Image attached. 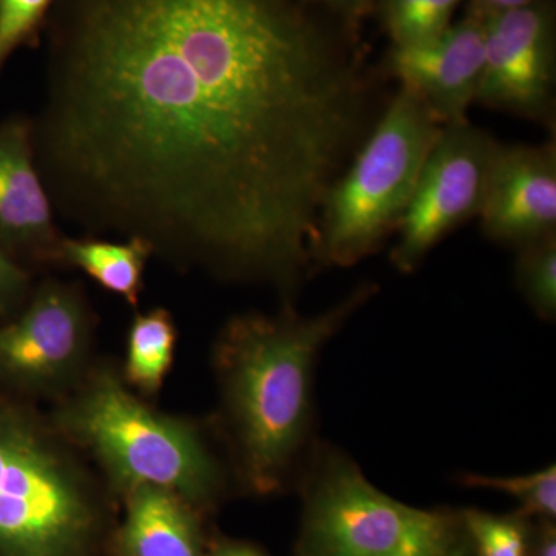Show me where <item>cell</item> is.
<instances>
[{"label":"cell","mask_w":556,"mask_h":556,"mask_svg":"<svg viewBox=\"0 0 556 556\" xmlns=\"http://www.w3.org/2000/svg\"><path fill=\"white\" fill-rule=\"evenodd\" d=\"M36 164L62 217L292 287L364 87L291 0H56Z\"/></svg>","instance_id":"obj_1"},{"label":"cell","mask_w":556,"mask_h":556,"mask_svg":"<svg viewBox=\"0 0 556 556\" xmlns=\"http://www.w3.org/2000/svg\"><path fill=\"white\" fill-rule=\"evenodd\" d=\"M375 292V285H362L313 317L247 314L223 331L215 362L252 489L274 492L287 478L308 434L318 353Z\"/></svg>","instance_id":"obj_2"},{"label":"cell","mask_w":556,"mask_h":556,"mask_svg":"<svg viewBox=\"0 0 556 556\" xmlns=\"http://www.w3.org/2000/svg\"><path fill=\"white\" fill-rule=\"evenodd\" d=\"M65 433L87 445L119 489L156 485L190 503L211 500L222 475L199 431L185 420L160 415L101 369L61 409Z\"/></svg>","instance_id":"obj_3"},{"label":"cell","mask_w":556,"mask_h":556,"mask_svg":"<svg viewBox=\"0 0 556 556\" xmlns=\"http://www.w3.org/2000/svg\"><path fill=\"white\" fill-rule=\"evenodd\" d=\"M442 129L426 102L401 87L353 166L329 189L318 223V260L356 265L397 230Z\"/></svg>","instance_id":"obj_4"},{"label":"cell","mask_w":556,"mask_h":556,"mask_svg":"<svg viewBox=\"0 0 556 556\" xmlns=\"http://www.w3.org/2000/svg\"><path fill=\"white\" fill-rule=\"evenodd\" d=\"M91 525L78 471L27 417L0 405V551L76 556Z\"/></svg>","instance_id":"obj_5"},{"label":"cell","mask_w":556,"mask_h":556,"mask_svg":"<svg viewBox=\"0 0 556 556\" xmlns=\"http://www.w3.org/2000/svg\"><path fill=\"white\" fill-rule=\"evenodd\" d=\"M442 515L386 495L351 457L324 445L311 460L295 556H390Z\"/></svg>","instance_id":"obj_6"},{"label":"cell","mask_w":556,"mask_h":556,"mask_svg":"<svg viewBox=\"0 0 556 556\" xmlns=\"http://www.w3.org/2000/svg\"><path fill=\"white\" fill-rule=\"evenodd\" d=\"M497 142L468 121L444 126L428 153L391 262L413 273L447 233L478 217Z\"/></svg>","instance_id":"obj_7"},{"label":"cell","mask_w":556,"mask_h":556,"mask_svg":"<svg viewBox=\"0 0 556 556\" xmlns=\"http://www.w3.org/2000/svg\"><path fill=\"white\" fill-rule=\"evenodd\" d=\"M551 124L555 102L554 17L546 2L484 20V65L477 101Z\"/></svg>","instance_id":"obj_8"},{"label":"cell","mask_w":556,"mask_h":556,"mask_svg":"<svg viewBox=\"0 0 556 556\" xmlns=\"http://www.w3.org/2000/svg\"><path fill=\"white\" fill-rule=\"evenodd\" d=\"M90 313L75 285H40L20 316L0 327V378L25 390H53L78 371Z\"/></svg>","instance_id":"obj_9"},{"label":"cell","mask_w":556,"mask_h":556,"mask_svg":"<svg viewBox=\"0 0 556 556\" xmlns=\"http://www.w3.org/2000/svg\"><path fill=\"white\" fill-rule=\"evenodd\" d=\"M478 217L485 236L497 243L522 248L555 233V141L497 144Z\"/></svg>","instance_id":"obj_10"},{"label":"cell","mask_w":556,"mask_h":556,"mask_svg":"<svg viewBox=\"0 0 556 556\" xmlns=\"http://www.w3.org/2000/svg\"><path fill=\"white\" fill-rule=\"evenodd\" d=\"M482 65L484 21L471 16L433 38L394 46L388 60L391 75L426 102L444 126L468 121Z\"/></svg>","instance_id":"obj_11"},{"label":"cell","mask_w":556,"mask_h":556,"mask_svg":"<svg viewBox=\"0 0 556 556\" xmlns=\"http://www.w3.org/2000/svg\"><path fill=\"white\" fill-rule=\"evenodd\" d=\"M62 239L36 164L30 116H10L0 123V248L20 263L60 262Z\"/></svg>","instance_id":"obj_12"},{"label":"cell","mask_w":556,"mask_h":556,"mask_svg":"<svg viewBox=\"0 0 556 556\" xmlns=\"http://www.w3.org/2000/svg\"><path fill=\"white\" fill-rule=\"evenodd\" d=\"M123 547L127 556H204L188 501L156 485L130 490Z\"/></svg>","instance_id":"obj_13"},{"label":"cell","mask_w":556,"mask_h":556,"mask_svg":"<svg viewBox=\"0 0 556 556\" xmlns=\"http://www.w3.org/2000/svg\"><path fill=\"white\" fill-rule=\"evenodd\" d=\"M153 249L148 241L62 239L60 262L93 278L102 288L137 306L146 265Z\"/></svg>","instance_id":"obj_14"},{"label":"cell","mask_w":556,"mask_h":556,"mask_svg":"<svg viewBox=\"0 0 556 556\" xmlns=\"http://www.w3.org/2000/svg\"><path fill=\"white\" fill-rule=\"evenodd\" d=\"M175 345L177 328L166 309L137 314L127 338V382L148 396L159 393L174 362Z\"/></svg>","instance_id":"obj_15"},{"label":"cell","mask_w":556,"mask_h":556,"mask_svg":"<svg viewBox=\"0 0 556 556\" xmlns=\"http://www.w3.org/2000/svg\"><path fill=\"white\" fill-rule=\"evenodd\" d=\"M464 533L473 556H529V518L515 515H493L481 510L463 511Z\"/></svg>","instance_id":"obj_16"},{"label":"cell","mask_w":556,"mask_h":556,"mask_svg":"<svg viewBox=\"0 0 556 556\" xmlns=\"http://www.w3.org/2000/svg\"><path fill=\"white\" fill-rule=\"evenodd\" d=\"M517 283L538 316L544 320H555L556 233L521 248Z\"/></svg>","instance_id":"obj_17"},{"label":"cell","mask_w":556,"mask_h":556,"mask_svg":"<svg viewBox=\"0 0 556 556\" xmlns=\"http://www.w3.org/2000/svg\"><path fill=\"white\" fill-rule=\"evenodd\" d=\"M463 484L473 489L506 493L518 503V514L525 518H556V467L543 468L521 477H485L466 475Z\"/></svg>","instance_id":"obj_18"},{"label":"cell","mask_w":556,"mask_h":556,"mask_svg":"<svg viewBox=\"0 0 556 556\" xmlns=\"http://www.w3.org/2000/svg\"><path fill=\"white\" fill-rule=\"evenodd\" d=\"M460 0H387L386 24L394 46L420 42L448 28Z\"/></svg>","instance_id":"obj_19"},{"label":"cell","mask_w":556,"mask_h":556,"mask_svg":"<svg viewBox=\"0 0 556 556\" xmlns=\"http://www.w3.org/2000/svg\"><path fill=\"white\" fill-rule=\"evenodd\" d=\"M56 0H0V76L21 47L38 39Z\"/></svg>","instance_id":"obj_20"},{"label":"cell","mask_w":556,"mask_h":556,"mask_svg":"<svg viewBox=\"0 0 556 556\" xmlns=\"http://www.w3.org/2000/svg\"><path fill=\"white\" fill-rule=\"evenodd\" d=\"M457 522L459 521L444 514L433 526L409 538L407 543L402 544L390 556H444L459 533Z\"/></svg>","instance_id":"obj_21"},{"label":"cell","mask_w":556,"mask_h":556,"mask_svg":"<svg viewBox=\"0 0 556 556\" xmlns=\"http://www.w3.org/2000/svg\"><path fill=\"white\" fill-rule=\"evenodd\" d=\"M30 294V274L0 248V316L17 308Z\"/></svg>","instance_id":"obj_22"},{"label":"cell","mask_w":556,"mask_h":556,"mask_svg":"<svg viewBox=\"0 0 556 556\" xmlns=\"http://www.w3.org/2000/svg\"><path fill=\"white\" fill-rule=\"evenodd\" d=\"M530 532L529 556H556L555 519H538Z\"/></svg>","instance_id":"obj_23"},{"label":"cell","mask_w":556,"mask_h":556,"mask_svg":"<svg viewBox=\"0 0 556 556\" xmlns=\"http://www.w3.org/2000/svg\"><path fill=\"white\" fill-rule=\"evenodd\" d=\"M533 0H471L468 16L484 21L495 14L529 5Z\"/></svg>","instance_id":"obj_24"},{"label":"cell","mask_w":556,"mask_h":556,"mask_svg":"<svg viewBox=\"0 0 556 556\" xmlns=\"http://www.w3.org/2000/svg\"><path fill=\"white\" fill-rule=\"evenodd\" d=\"M208 556H266L257 547L247 543H223L219 544Z\"/></svg>","instance_id":"obj_25"},{"label":"cell","mask_w":556,"mask_h":556,"mask_svg":"<svg viewBox=\"0 0 556 556\" xmlns=\"http://www.w3.org/2000/svg\"><path fill=\"white\" fill-rule=\"evenodd\" d=\"M464 532V530H463ZM464 536H460V533H457L453 543L450 544L447 552H445L444 556H473V551H471L470 543H468L466 533H463Z\"/></svg>","instance_id":"obj_26"},{"label":"cell","mask_w":556,"mask_h":556,"mask_svg":"<svg viewBox=\"0 0 556 556\" xmlns=\"http://www.w3.org/2000/svg\"><path fill=\"white\" fill-rule=\"evenodd\" d=\"M325 2L334 3V5H350V3H354L356 0H325Z\"/></svg>","instance_id":"obj_27"}]
</instances>
